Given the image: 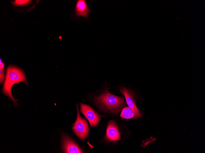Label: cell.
<instances>
[{
  "label": "cell",
  "instance_id": "6da1fadb",
  "mask_svg": "<svg viewBox=\"0 0 205 153\" xmlns=\"http://www.w3.org/2000/svg\"><path fill=\"white\" fill-rule=\"evenodd\" d=\"M21 82L28 85L25 75L22 70L18 67L10 66L6 68L5 80L2 89L3 93L9 97L15 104L18 105L17 100L13 97L11 92L13 86L15 84H19Z\"/></svg>",
  "mask_w": 205,
  "mask_h": 153
},
{
  "label": "cell",
  "instance_id": "7a4b0ae2",
  "mask_svg": "<svg viewBox=\"0 0 205 153\" xmlns=\"http://www.w3.org/2000/svg\"><path fill=\"white\" fill-rule=\"evenodd\" d=\"M94 99L96 104L111 112L119 111L126 105L123 97L111 93L107 89Z\"/></svg>",
  "mask_w": 205,
  "mask_h": 153
},
{
  "label": "cell",
  "instance_id": "3957f363",
  "mask_svg": "<svg viewBox=\"0 0 205 153\" xmlns=\"http://www.w3.org/2000/svg\"><path fill=\"white\" fill-rule=\"evenodd\" d=\"M76 107L77 118L72 126V129L75 135L83 141L88 136L89 128L86 120L80 116L77 104Z\"/></svg>",
  "mask_w": 205,
  "mask_h": 153
},
{
  "label": "cell",
  "instance_id": "277c9868",
  "mask_svg": "<svg viewBox=\"0 0 205 153\" xmlns=\"http://www.w3.org/2000/svg\"><path fill=\"white\" fill-rule=\"evenodd\" d=\"M80 111L88 121L92 127L96 126L100 121L101 116L98 114L90 106L80 103Z\"/></svg>",
  "mask_w": 205,
  "mask_h": 153
},
{
  "label": "cell",
  "instance_id": "5b68a950",
  "mask_svg": "<svg viewBox=\"0 0 205 153\" xmlns=\"http://www.w3.org/2000/svg\"><path fill=\"white\" fill-rule=\"evenodd\" d=\"M61 140L63 153H84L79 146L66 135L64 134H62Z\"/></svg>",
  "mask_w": 205,
  "mask_h": 153
},
{
  "label": "cell",
  "instance_id": "8992f818",
  "mask_svg": "<svg viewBox=\"0 0 205 153\" xmlns=\"http://www.w3.org/2000/svg\"><path fill=\"white\" fill-rule=\"evenodd\" d=\"M120 91L122 93L124 96L126 101L129 107L134 112L135 117H141L142 115L135 104L134 98L131 92L125 87H122L120 89Z\"/></svg>",
  "mask_w": 205,
  "mask_h": 153
},
{
  "label": "cell",
  "instance_id": "52a82bcc",
  "mask_svg": "<svg viewBox=\"0 0 205 153\" xmlns=\"http://www.w3.org/2000/svg\"><path fill=\"white\" fill-rule=\"evenodd\" d=\"M106 138L108 140L112 141H118L120 138V133L117 125L113 120L109 121L108 124Z\"/></svg>",
  "mask_w": 205,
  "mask_h": 153
},
{
  "label": "cell",
  "instance_id": "ba28073f",
  "mask_svg": "<svg viewBox=\"0 0 205 153\" xmlns=\"http://www.w3.org/2000/svg\"><path fill=\"white\" fill-rule=\"evenodd\" d=\"M89 8L85 0H78L75 5V13L77 17L82 16L87 19L89 14Z\"/></svg>",
  "mask_w": 205,
  "mask_h": 153
},
{
  "label": "cell",
  "instance_id": "9c48e42d",
  "mask_svg": "<svg viewBox=\"0 0 205 153\" xmlns=\"http://www.w3.org/2000/svg\"><path fill=\"white\" fill-rule=\"evenodd\" d=\"M120 117L126 119H130L135 117V113L130 107H127L122 109Z\"/></svg>",
  "mask_w": 205,
  "mask_h": 153
},
{
  "label": "cell",
  "instance_id": "30bf717a",
  "mask_svg": "<svg viewBox=\"0 0 205 153\" xmlns=\"http://www.w3.org/2000/svg\"><path fill=\"white\" fill-rule=\"evenodd\" d=\"M31 1L28 0H17L14 1L13 4L15 5H23L28 4Z\"/></svg>",
  "mask_w": 205,
  "mask_h": 153
},
{
  "label": "cell",
  "instance_id": "8fae6325",
  "mask_svg": "<svg viewBox=\"0 0 205 153\" xmlns=\"http://www.w3.org/2000/svg\"><path fill=\"white\" fill-rule=\"evenodd\" d=\"M5 73L4 69L0 68V83H2L5 78Z\"/></svg>",
  "mask_w": 205,
  "mask_h": 153
},
{
  "label": "cell",
  "instance_id": "7c38bea8",
  "mask_svg": "<svg viewBox=\"0 0 205 153\" xmlns=\"http://www.w3.org/2000/svg\"><path fill=\"white\" fill-rule=\"evenodd\" d=\"M4 64L2 61L1 59H0V68L4 69Z\"/></svg>",
  "mask_w": 205,
  "mask_h": 153
}]
</instances>
